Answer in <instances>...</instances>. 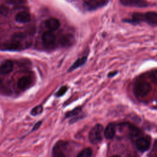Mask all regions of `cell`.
Wrapping results in <instances>:
<instances>
[{"mask_svg":"<svg viewBox=\"0 0 157 157\" xmlns=\"http://www.w3.org/2000/svg\"><path fill=\"white\" fill-rule=\"evenodd\" d=\"M13 67V64L11 60L6 59L1 63V73L2 74H8L12 72Z\"/></svg>","mask_w":157,"mask_h":157,"instance_id":"4fadbf2b","label":"cell"},{"mask_svg":"<svg viewBox=\"0 0 157 157\" xmlns=\"http://www.w3.org/2000/svg\"><path fill=\"white\" fill-rule=\"evenodd\" d=\"M151 139L149 136L142 137L138 139L136 142V145L137 148L140 151H147L150 145Z\"/></svg>","mask_w":157,"mask_h":157,"instance_id":"8992f818","label":"cell"},{"mask_svg":"<svg viewBox=\"0 0 157 157\" xmlns=\"http://www.w3.org/2000/svg\"><path fill=\"white\" fill-rule=\"evenodd\" d=\"M67 87L66 86H61V87L59 89V90L56 93L55 95H56V96H57V97L62 96L63 95H64V94L66 93V92L67 91Z\"/></svg>","mask_w":157,"mask_h":157,"instance_id":"ffe728a7","label":"cell"},{"mask_svg":"<svg viewBox=\"0 0 157 157\" xmlns=\"http://www.w3.org/2000/svg\"><path fill=\"white\" fill-rule=\"evenodd\" d=\"M107 3V0H86L84 5L89 10H94L105 6Z\"/></svg>","mask_w":157,"mask_h":157,"instance_id":"ba28073f","label":"cell"},{"mask_svg":"<svg viewBox=\"0 0 157 157\" xmlns=\"http://www.w3.org/2000/svg\"><path fill=\"white\" fill-rule=\"evenodd\" d=\"M144 21L151 25H157V12H148L145 13H143V21Z\"/></svg>","mask_w":157,"mask_h":157,"instance_id":"5bb4252c","label":"cell"},{"mask_svg":"<svg viewBox=\"0 0 157 157\" xmlns=\"http://www.w3.org/2000/svg\"><path fill=\"white\" fill-rule=\"evenodd\" d=\"M92 152V150L90 148H86L81 151L77 157H91Z\"/></svg>","mask_w":157,"mask_h":157,"instance_id":"e0dca14e","label":"cell"},{"mask_svg":"<svg viewBox=\"0 0 157 157\" xmlns=\"http://www.w3.org/2000/svg\"><path fill=\"white\" fill-rule=\"evenodd\" d=\"M121 4L127 7H145L148 6V2L145 0H120Z\"/></svg>","mask_w":157,"mask_h":157,"instance_id":"52a82bcc","label":"cell"},{"mask_svg":"<svg viewBox=\"0 0 157 157\" xmlns=\"http://www.w3.org/2000/svg\"><path fill=\"white\" fill-rule=\"evenodd\" d=\"M26 36L22 32H17L13 33L10 37L9 42L4 47V50L17 51L24 48L23 41L26 39Z\"/></svg>","mask_w":157,"mask_h":157,"instance_id":"6da1fadb","label":"cell"},{"mask_svg":"<svg viewBox=\"0 0 157 157\" xmlns=\"http://www.w3.org/2000/svg\"><path fill=\"white\" fill-rule=\"evenodd\" d=\"M42 105H37L35 107H34L31 111V114L33 116H36L39 113H40L42 112Z\"/></svg>","mask_w":157,"mask_h":157,"instance_id":"d6986e66","label":"cell"},{"mask_svg":"<svg viewBox=\"0 0 157 157\" xmlns=\"http://www.w3.org/2000/svg\"><path fill=\"white\" fill-rule=\"evenodd\" d=\"M45 27L48 29V31H53L59 28L60 26L59 21L54 17H51L46 20L44 22Z\"/></svg>","mask_w":157,"mask_h":157,"instance_id":"8fae6325","label":"cell"},{"mask_svg":"<svg viewBox=\"0 0 157 157\" xmlns=\"http://www.w3.org/2000/svg\"><path fill=\"white\" fill-rule=\"evenodd\" d=\"M117 74V71H114V72H110V73H109L108 74V75H107V77H112V76H114L115 74Z\"/></svg>","mask_w":157,"mask_h":157,"instance_id":"d4e9b609","label":"cell"},{"mask_svg":"<svg viewBox=\"0 0 157 157\" xmlns=\"http://www.w3.org/2000/svg\"><path fill=\"white\" fill-rule=\"evenodd\" d=\"M150 77L154 83L157 84V70H155L151 72Z\"/></svg>","mask_w":157,"mask_h":157,"instance_id":"7402d4cb","label":"cell"},{"mask_svg":"<svg viewBox=\"0 0 157 157\" xmlns=\"http://www.w3.org/2000/svg\"><path fill=\"white\" fill-rule=\"evenodd\" d=\"M41 124H42V121H38L37 123H36V124L34 126V127H33L32 131H36V130H37V129L40 126Z\"/></svg>","mask_w":157,"mask_h":157,"instance_id":"cb8c5ba5","label":"cell"},{"mask_svg":"<svg viewBox=\"0 0 157 157\" xmlns=\"http://www.w3.org/2000/svg\"><path fill=\"white\" fill-rule=\"evenodd\" d=\"M7 2L9 4L13 5H20L25 3V0H7Z\"/></svg>","mask_w":157,"mask_h":157,"instance_id":"44dd1931","label":"cell"},{"mask_svg":"<svg viewBox=\"0 0 157 157\" xmlns=\"http://www.w3.org/2000/svg\"><path fill=\"white\" fill-rule=\"evenodd\" d=\"M82 109L80 107H76L75 109L72 110L71 111H69L68 112L66 115V117L67 118H69V117H74V116H75L77 115H78L80 111H81Z\"/></svg>","mask_w":157,"mask_h":157,"instance_id":"ac0fdd59","label":"cell"},{"mask_svg":"<svg viewBox=\"0 0 157 157\" xmlns=\"http://www.w3.org/2000/svg\"><path fill=\"white\" fill-rule=\"evenodd\" d=\"M104 134L106 139H112L115 134V125L113 123L109 124L104 130Z\"/></svg>","mask_w":157,"mask_h":157,"instance_id":"2e32d148","label":"cell"},{"mask_svg":"<svg viewBox=\"0 0 157 157\" xmlns=\"http://www.w3.org/2000/svg\"><path fill=\"white\" fill-rule=\"evenodd\" d=\"M151 90L150 84L146 81H139L134 86V93L139 98H143L147 95Z\"/></svg>","mask_w":157,"mask_h":157,"instance_id":"7a4b0ae2","label":"cell"},{"mask_svg":"<svg viewBox=\"0 0 157 157\" xmlns=\"http://www.w3.org/2000/svg\"><path fill=\"white\" fill-rule=\"evenodd\" d=\"M75 42L74 36L70 33L63 34L58 39L59 45L62 47H70L74 44Z\"/></svg>","mask_w":157,"mask_h":157,"instance_id":"9c48e42d","label":"cell"},{"mask_svg":"<svg viewBox=\"0 0 157 157\" xmlns=\"http://www.w3.org/2000/svg\"><path fill=\"white\" fill-rule=\"evenodd\" d=\"M42 42L47 48H53L56 45V39L54 33L51 31H47L42 35Z\"/></svg>","mask_w":157,"mask_h":157,"instance_id":"277c9868","label":"cell"},{"mask_svg":"<svg viewBox=\"0 0 157 157\" xmlns=\"http://www.w3.org/2000/svg\"><path fill=\"white\" fill-rule=\"evenodd\" d=\"M113 157H121V156H118V155H114Z\"/></svg>","mask_w":157,"mask_h":157,"instance_id":"484cf974","label":"cell"},{"mask_svg":"<svg viewBox=\"0 0 157 157\" xmlns=\"http://www.w3.org/2000/svg\"><path fill=\"white\" fill-rule=\"evenodd\" d=\"M67 143L64 141L58 142L53 148V157H65Z\"/></svg>","mask_w":157,"mask_h":157,"instance_id":"5b68a950","label":"cell"},{"mask_svg":"<svg viewBox=\"0 0 157 157\" xmlns=\"http://www.w3.org/2000/svg\"><path fill=\"white\" fill-rule=\"evenodd\" d=\"M87 58H88V55H83L82 57L78 58L77 59H76L75 61L69 68L68 72H72L74 70H75V69L81 67L83 64H85V63H86V61L87 60Z\"/></svg>","mask_w":157,"mask_h":157,"instance_id":"9a60e30c","label":"cell"},{"mask_svg":"<svg viewBox=\"0 0 157 157\" xmlns=\"http://www.w3.org/2000/svg\"><path fill=\"white\" fill-rule=\"evenodd\" d=\"M15 20L17 23H26L30 21L31 16L30 14L26 11H20L16 14Z\"/></svg>","mask_w":157,"mask_h":157,"instance_id":"7c38bea8","label":"cell"},{"mask_svg":"<svg viewBox=\"0 0 157 157\" xmlns=\"http://www.w3.org/2000/svg\"><path fill=\"white\" fill-rule=\"evenodd\" d=\"M103 126L101 124H96L90 131L88 137L91 143L96 144L99 143L102 137Z\"/></svg>","mask_w":157,"mask_h":157,"instance_id":"3957f363","label":"cell"},{"mask_svg":"<svg viewBox=\"0 0 157 157\" xmlns=\"http://www.w3.org/2000/svg\"><path fill=\"white\" fill-rule=\"evenodd\" d=\"M0 12H1V14L2 15L6 16L9 13V9L6 6L2 4L1 6V7H0Z\"/></svg>","mask_w":157,"mask_h":157,"instance_id":"603a6c76","label":"cell"},{"mask_svg":"<svg viewBox=\"0 0 157 157\" xmlns=\"http://www.w3.org/2000/svg\"><path fill=\"white\" fill-rule=\"evenodd\" d=\"M32 82L33 80L31 77L23 76L18 79L17 83V85L19 89L21 90H25L31 86Z\"/></svg>","mask_w":157,"mask_h":157,"instance_id":"30bf717a","label":"cell"}]
</instances>
